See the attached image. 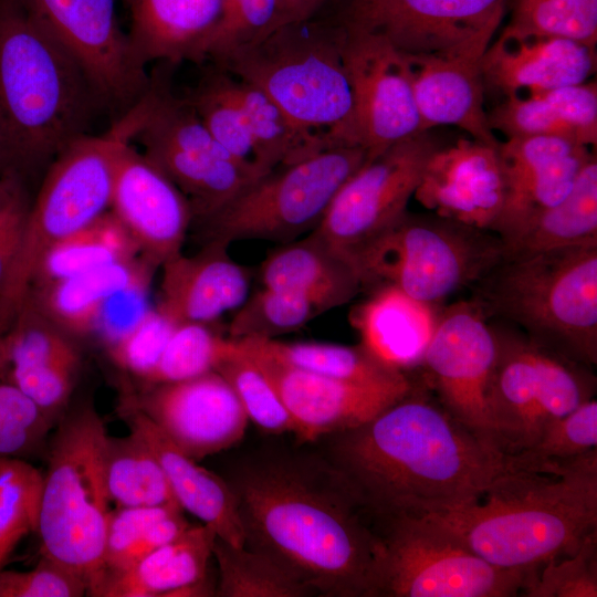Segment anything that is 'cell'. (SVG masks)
Instances as JSON below:
<instances>
[{"instance_id": "obj_1", "label": "cell", "mask_w": 597, "mask_h": 597, "mask_svg": "<svg viewBox=\"0 0 597 597\" xmlns=\"http://www.w3.org/2000/svg\"><path fill=\"white\" fill-rule=\"evenodd\" d=\"M224 480L244 547L273 558L316 596L373 597L378 524L323 453L263 447L234 461Z\"/></svg>"}, {"instance_id": "obj_2", "label": "cell", "mask_w": 597, "mask_h": 597, "mask_svg": "<svg viewBox=\"0 0 597 597\" xmlns=\"http://www.w3.org/2000/svg\"><path fill=\"white\" fill-rule=\"evenodd\" d=\"M326 438L322 453L377 523L469 504L516 470L511 457L454 419L418 373L375 417Z\"/></svg>"}, {"instance_id": "obj_3", "label": "cell", "mask_w": 597, "mask_h": 597, "mask_svg": "<svg viewBox=\"0 0 597 597\" xmlns=\"http://www.w3.org/2000/svg\"><path fill=\"white\" fill-rule=\"evenodd\" d=\"M105 106L72 55L20 0H0V176L42 179Z\"/></svg>"}, {"instance_id": "obj_4", "label": "cell", "mask_w": 597, "mask_h": 597, "mask_svg": "<svg viewBox=\"0 0 597 597\" xmlns=\"http://www.w3.org/2000/svg\"><path fill=\"white\" fill-rule=\"evenodd\" d=\"M547 472L509 471L478 500L427 516L490 564L533 573L597 531V449Z\"/></svg>"}, {"instance_id": "obj_5", "label": "cell", "mask_w": 597, "mask_h": 597, "mask_svg": "<svg viewBox=\"0 0 597 597\" xmlns=\"http://www.w3.org/2000/svg\"><path fill=\"white\" fill-rule=\"evenodd\" d=\"M345 35L331 14L291 21L211 64L261 90L303 132L329 146H360Z\"/></svg>"}, {"instance_id": "obj_6", "label": "cell", "mask_w": 597, "mask_h": 597, "mask_svg": "<svg viewBox=\"0 0 597 597\" xmlns=\"http://www.w3.org/2000/svg\"><path fill=\"white\" fill-rule=\"evenodd\" d=\"M488 317L544 346L597 364V243L504 254L472 285Z\"/></svg>"}, {"instance_id": "obj_7", "label": "cell", "mask_w": 597, "mask_h": 597, "mask_svg": "<svg viewBox=\"0 0 597 597\" xmlns=\"http://www.w3.org/2000/svg\"><path fill=\"white\" fill-rule=\"evenodd\" d=\"M107 431L91 402L62 415L49 442L36 532L42 556L82 576L90 596L103 570L111 514L105 471Z\"/></svg>"}, {"instance_id": "obj_8", "label": "cell", "mask_w": 597, "mask_h": 597, "mask_svg": "<svg viewBox=\"0 0 597 597\" xmlns=\"http://www.w3.org/2000/svg\"><path fill=\"white\" fill-rule=\"evenodd\" d=\"M503 253L494 232L433 212L406 210L352 256L364 289L389 284L415 300L439 305L476 283Z\"/></svg>"}, {"instance_id": "obj_9", "label": "cell", "mask_w": 597, "mask_h": 597, "mask_svg": "<svg viewBox=\"0 0 597 597\" xmlns=\"http://www.w3.org/2000/svg\"><path fill=\"white\" fill-rule=\"evenodd\" d=\"M496 355L488 391L491 439L511 457L533 446L557 419L595 398L593 367L536 342L519 327L491 323Z\"/></svg>"}, {"instance_id": "obj_10", "label": "cell", "mask_w": 597, "mask_h": 597, "mask_svg": "<svg viewBox=\"0 0 597 597\" xmlns=\"http://www.w3.org/2000/svg\"><path fill=\"white\" fill-rule=\"evenodd\" d=\"M367 159L362 146L336 145L277 166L192 226L203 243L293 241L320 224L339 188Z\"/></svg>"}, {"instance_id": "obj_11", "label": "cell", "mask_w": 597, "mask_h": 597, "mask_svg": "<svg viewBox=\"0 0 597 597\" xmlns=\"http://www.w3.org/2000/svg\"><path fill=\"white\" fill-rule=\"evenodd\" d=\"M373 597H512L531 573L496 567L430 516L378 523Z\"/></svg>"}, {"instance_id": "obj_12", "label": "cell", "mask_w": 597, "mask_h": 597, "mask_svg": "<svg viewBox=\"0 0 597 597\" xmlns=\"http://www.w3.org/2000/svg\"><path fill=\"white\" fill-rule=\"evenodd\" d=\"M167 84L151 78L147 109L133 140L187 198L192 226L261 176L238 163L187 100L175 95Z\"/></svg>"}, {"instance_id": "obj_13", "label": "cell", "mask_w": 597, "mask_h": 597, "mask_svg": "<svg viewBox=\"0 0 597 597\" xmlns=\"http://www.w3.org/2000/svg\"><path fill=\"white\" fill-rule=\"evenodd\" d=\"M506 10L507 0H342L329 14L406 54L481 59Z\"/></svg>"}, {"instance_id": "obj_14", "label": "cell", "mask_w": 597, "mask_h": 597, "mask_svg": "<svg viewBox=\"0 0 597 597\" xmlns=\"http://www.w3.org/2000/svg\"><path fill=\"white\" fill-rule=\"evenodd\" d=\"M72 55L104 106L123 115L148 92L151 78L122 31L117 0H20Z\"/></svg>"}, {"instance_id": "obj_15", "label": "cell", "mask_w": 597, "mask_h": 597, "mask_svg": "<svg viewBox=\"0 0 597 597\" xmlns=\"http://www.w3.org/2000/svg\"><path fill=\"white\" fill-rule=\"evenodd\" d=\"M439 147L428 130L367 159L343 184L313 231L352 255L407 210Z\"/></svg>"}, {"instance_id": "obj_16", "label": "cell", "mask_w": 597, "mask_h": 597, "mask_svg": "<svg viewBox=\"0 0 597 597\" xmlns=\"http://www.w3.org/2000/svg\"><path fill=\"white\" fill-rule=\"evenodd\" d=\"M496 355L489 317L474 300L441 308L417 370L441 406L459 422L491 439L486 391Z\"/></svg>"}, {"instance_id": "obj_17", "label": "cell", "mask_w": 597, "mask_h": 597, "mask_svg": "<svg viewBox=\"0 0 597 597\" xmlns=\"http://www.w3.org/2000/svg\"><path fill=\"white\" fill-rule=\"evenodd\" d=\"M344 28L356 137L369 159L422 133L420 118L405 54L378 34Z\"/></svg>"}, {"instance_id": "obj_18", "label": "cell", "mask_w": 597, "mask_h": 597, "mask_svg": "<svg viewBox=\"0 0 597 597\" xmlns=\"http://www.w3.org/2000/svg\"><path fill=\"white\" fill-rule=\"evenodd\" d=\"M119 401L143 412L197 461L239 443L249 421L233 389L216 370L139 390L126 388Z\"/></svg>"}, {"instance_id": "obj_19", "label": "cell", "mask_w": 597, "mask_h": 597, "mask_svg": "<svg viewBox=\"0 0 597 597\" xmlns=\"http://www.w3.org/2000/svg\"><path fill=\"white\" fill-rule=\"evenodd\" d=\"M238 342L271 381L301 442H315L366 422L404 396L417 378L415 371L409 380L398 384L338 380L283 364Z\"/></svg>"}, {"instance_id": "obj_20", "label": "cell", "mask_w": 597, "mask_h": 597, "mask_svg": "<svg viewBox=\"0 0 597 597\" xmlns=\"http://www.w3.org/2000/svg\"><path fill=\"white\" fill-rule=\"evenodd\" d=\"M111 211L156 268L181 253L192 223L190 205L176 185L143 153L127 144L117 160Z\"/></svg>"}, {"instance_id": "obj_21", "label": "cell", "mask_w": 597, "mask_h": 597, "mask_svg": "<svg viewBox=\"0 0 597 597\" xmlns=\"http://www.w3.org/2000/svg\"><path fill=\"white\" fill-rule=\"evenodd\" d=\"M80 365L67 334L25 296L0 334V379L28 396L54 423L64 413Z\"/></svg>"}, {"instance_id": "obj_22", "label": "cell", "mask_w": 597, "mask_h": 597, "mask_svg": "<svg viewBox=\"0 0 597 597\" xmlns=\"http://www.w3.org/2000/svg\"><path fill=\"white\" fill-rule=\"evenodd\" d=\"M498 153L505 201L493 232L501 241L564 199L595 154L588 146L561 136L509 138L500 142Z\"/></svg>"}, {"instance_id": "obj_23", "label": "cell", "mask_w": 597, "mask_h": 597, "mask_svg": "<svg viewBox=\"0 0 597 597\" xmlns=\"http://www.w3.org/2000/svg\"><path fill=\"white\" fill-rule=\"evenodd\" d=\"M498 146L461 138L439 147L413 197L433 213L493 232L505 201Z\"/></svg>"}, {"instance_id": "obj_24", "label": "cell", "mask_w": 597, "mask_h": 597, "mask_svg": "<svg viewBox=\"0 0 597 597\" xmlns=\"http://www.w3.org/2000/svg\"><path fill=\"white\" fill-rule=\"evenodd\" d=\"M595 69V48L557 35L504 30L480 59L484 91L504 97L584 83Z\"/></svg>"}, {"instance_id": "obj_25", "label": "cell", "mask_w": 597, "mask_h": 597, "mask_svg": "<svg viewBox=\"0 0 597 597\" xmlns=\"http://www.w3.org/2000/svg\"><path fill=\"white\" fill-rule=\"evenodd\" d=\"M228 249L211 241L193 255L179 253L163 263L157 308L176 325L208 324L235 311L250 294L251 276Z\"/></svg>"}, {"instance_id": "obj_26", "label": "cell", "mask_w": 597, "mask_h": 597, "mask_svg": "<svg viewBox=\"0 0 597 597\" xmlns=\"http://www.w3.org/2000/svg\"><path fill=\"white\" fill-rule=\"evenodd\" d=\"M404 54L422 133L452 125L479 142L500 144L484 108L480 59Z\"/></svg>"}, {"instance_id": "obj_27", "label": "cell", "mask_w": 597, "mask_h": 597, "mask_svg": "<svg viewBox=\"0 0 597 597\" xmlns=\"http://www.w3.org/2000/svg\"><path fill=\"white\" fill-rule=\"evenodd\" d=\"M262 286L311 303L320 314L350 302L364 282L356 262L315 231L277 244L259 269Z\"/></svg>"}, {"instance_id": "obj_28", "label": "cell", "mask_w": 597, "mask_h": 597, "mask_svg": "<svg viewBox=\"0 0 597 597\" xmlns=\"http://www.w3.org/2000/svg\"><path fill=\"white\" fill-rule=\"evenodd\" d=\"M117 411L129 431L138 434L156 455L180 507L210 526L217 537L243 546L244 535L234 494L224 478L184 453L136 408L119 401Z\"/></svg>"}, {"instance_id": "obj_29", "label": "cell", "mask_w": 597, "mask_h": 597, "mask_svg": "<svg viewBox=\"0 0 597 597\" xmlns=\"http://www.w3.org/2000/svg\"><path fill=\"white\" fill-rule=\"evenodd\" d=\"M348 318L360 344L384 364L417 371L437 327L439 305L412 298L389 284L374 286Z\"/></svg>"}, {"instance_id": "obj_30", "label": "cell", "mask_w": 597, "mask_h": 597, "mask_svg": "<svg viewBox=\"0 0 597 597\" xmlns=\"http://www.w3.org/2000/svg\"><path fill=\"white\" fill-rule=\"evenodd\" d=\"M130 19L129 41L147 64L203 61L223 0H124Z\"/></svg>"}, {"instance_id": "obj_31", "label": "cell", "mask_w": 597, "mask_h": 597, "mask_svg": "<svg viewBox=\"0 0 597 597\" xmlns=\"http://www.w3.org/2000/svg\"><path fill=\"white\" fill-rule=\"evenodd\" d=\"M216 538L210 526L190 525L130 568L104 577L92 596L170 597L175 590L207 578Z\"/></svg>"}, {"instance_id": "obj_32", "label": "cell", "mask_w": 597, "mask_h": 597, "mask_svg": "<svg viewBox=\"0 0 597 597\" xmlns=\"http://www.w3.org/2000/svg\"><path fill=\"white\" fill-rule=\"evenodd\" d=\"M156 269L142 256L117 261L32 287L27 296L65 334L85 335L94 331L100 310L109 296L150 282Z\"/></svg>"}, {"instance_id": "obj_33", "label": "cell", "mask_w": 597, "mask_h": 597, "mask_svg": "<svg viewBox=\"0 0 597 597\" xmlns=\"http://www.w3.org/2000/svg\"><path fill=\"white\" fill-rule=\"evenodd\" d=\"M504 254L597 243V158L582 168L573 188L516 233L502 241Z\"/></svg>"}, {"instance_id": "obj_34", "label": "cell", "mask_w": 597, "mask_h": 597, "mask_svg": "<svg viewBox=\"0 0 597 597\" xmlns=\"http://www.w3.org/2000/svg\"><path fill=\"white\" fill-rule=\"evenodd\" d=\"M245 347L292 367L338 380L386 385L409 380L413 373L392 368L360 343L341 345L318 342H282L279 339H239Z\"/></svg>"}, {"instance_id": "obj_35", "label": "cell", "mask_w": 597, "mask_h": 597, "mask_svg": "<svg viewBox=\"0 0 597 597\" xmlns=\"http://www.w3.org/2000/svg\"><path fill=\"white\" fill-rule=\"evenodd\" d=\"M136 254L138 250L126 229L112 211H106L45 253L30 289L134 259Z\"/></svg>"}, {"instance_id": "obj_36", "label": "cell", "mask_w": 597, "mask_h": 597, "mask_svg": "<svg viewBox=\"0 0 597 597\" xmlns=\"http://www.w3.org/2000/svg\"><path fill=\"white\" fill-rule=\"evenodd\" d=\"M235 92L247 118L259 167L263 172L332 147L325 140L300 129L281 107L258 87L235 77Z\"/></svg>"}, {"instance_id": "obj_37", "label": "cell", "mask_w": 597, "mask_h": 597, "mask_svg": "<svg viewBox=\"0 0 597 597\" xmlns=\"http://www.w3.org/2000/svg\"><path fill=\"white\" fill-rule=\"evenodd\" d=\"M184 97L214 139L242 166L263 176L247 118L235 92V77L211 64Z\"/></svg>"}, {"instance_id": "obj_38", "label": "cell", "mask_w": 597, "mask_h": 597, "mask_svg": "<svg viewBox=\"0 0 597 597\" xmlns=\"http://www.w3.org/2000/svg\"><path fill=\"white\" fill-rule=\"evenodd\" d=\"M105 471L108 495L116 506L177 503L156 455L132 431L125 437H107Z\"/></svg>"}, {"instance_id": "obj_39", "label": "cell", "mask_w": 597, "mask_h": 597, "mask_svg": "<svg viewBox=\"0 0 597 597\" xmlns=\"http://www.w3.org/2000/svg\"><path fill=\"white\" fill-rule=\"evenodd\" d=\"M212 557L219 568L216 596L306 597L314 593L265 554L231 545L217 537Z\"/></svg>"}, {"instance_id": "obj_40", "label": "cell", "mask_w": 597, "mask_h": 597, "mask_svg": "<svg viewBox=\"0 0 597 597\" xmlns=\"http://www.w3.org/2000/svg\"><path fill=\"white\" fill-rule=\"evenodd\" d=\"M239 349L237 339L214 333L206 323L178 324L155 368L142 386L176 383L216 370Z\"/></svg>"}, {"instance_id": "obj_41", "label": "cell", "mask_w": 597, "mask_h": 597, "mask_svg": "<svg viewBox=\"0 0 597 597\" xmlns=\"http://www.w3.org/2000/svg\"><path fill=\"white\" fill-rule=\"evenodd\" d=\"M43 473L25 459L0 455V570L36 532Z\"/></svg>"}, {"instance_id": "obj_42", "label": "cell", "mask_w": 597, "mask_h": 597, "mask_svg": "<svg viewBox=\"0 0 597 597\" xmlns=\"http://www.w3.org/2000/svg\"><path fill=\"white\" fill-rule=\"evenodd\" d=\"M510 19L504 31L597 43V0H507Z\"/></svg>"}, {"instance_id": "obj_43", "label": "cell", "mask_w": 597, "mask_h": 597, "mask_svg": "<svg viewBox=\"0 0 597 597\" xmlns=\"http://www.w3.org/2000/svg\"><path fill=\"white\" fill-rule=\"evenodd\" d=\"M317 315L320 312L304 298L262 286L234 311L228 337L277 339L298 331Z\"/></svg>"}, {"instance_id": "obj_44", "label": "cell", "mask_w": 597, "mask_h": 597, "mask_svg": "<svg viewBox=\"0 0 597 597\" xmlns=\"http://www.w3.org/2000/svg\"><path fill=\"white\" fill-rule=\"evenodd\" d=\"M238 344L239 349L224 358L216 371L229 383L248 419L261 430L272 434L293 432V421L276 390L256 362Z\"/></svg>"}, {"instance_id": "obj_45", "label": "cell", "mask_w": 597, "mask_h": 597, "mask_svg": "<svg viewBox=\"0 0 597 597\" xmlns=\"http://www.w3.org/2000/svg\"><path fill=\"white\" fill-rule=\"evenodd\" d=\"M594 449H597L595 398L551 423L533 446L511 455V460L516 469L543 472L552 463L580 457Z\"/></svg>"}, {"instance_id": "obj_46", "label": "cell", "mask_w": 597, "mask_h": 597, "mask_svg": "<svg viewBox=\"0 0 597 597\" xmlns=\"http://www.w3.org/2000/svg\"><path fill=\"white\" fill-rule=\"evenodd\" d=\"M287 23L282 0H223L220 21L203 50V62L216 63Z\"/></svg>"}, {"instance_id": "obj_47", "label": "cell", "mask_w": 597, "mask_h": 597, "mask_svg": "<svg viewBox=\"0 0 597 597\" xmlns=\"http://www.w3.org/2000/svg\"><path fill=\"white\" fill-rule=\"evenodd\" d=\"M524 597H596L597 531L589 534L579 548L567 556L547 561L525 582Z\"/></svg>"}, {"instance_id": "obj_48", "label": "cell", "mask_w": 597, "mask_h": 597, "mask_svg": "<svg viewBox=\"0 0 597 597\" xmlns=\"http://www.w3.org/2000/svg\"><path fill=\"white\" fill-rule=\"evenodd\" d=\"M53 425L20 389L0 379V455L25 459L45 450Z\"/></svg>"}, {"instance_id": "obj_49", "label": "cell", "mask_w": 597, "mask_h": 597, "mask_svg": "<svg viewBox=\"0 0 597 597\" xmlns=\"http://www.w3.org/2000/svg\"><path fill=\"white\" fill-rule=\"evenodd\" d=\"M180 509L179 504L174 503L160 506H117L111 511L104 542L103 570L97 585L104 577L124 572L130 553L145 538L149 528Z\"/></svg>"}, {"instance_id": "obj_50", "label": "cell", "mask_w": 597, "mask_h": 597, "mask_svg": "<svg viewBox=\"0 0 597 597\" xmlns=\"http://www.w3.org/2000/svg\"><path fill=\"white\" fill-rule=\"evenodd\" d=\"M488 122L492 130L505 135L506 139L531 136H561L578 142L574 132L538 94L504 97L501 103L488 113Z\"/></svg>"}, {"instance_id": "obj_51", "label": "cell", "mask_w": 597, "mask_h": 597, "mask_svg": "<svg viewBox=\"0 0 597 597\" xmlns=\"http://www.w3.org/2000/svg\"><path fill=\"white\" fill-rule=\"evenodd\" d=\"M177 325L157 307L125 337L108 346L112 360L138 380L157 365Z\"/></svg>"}, {"instance_id": "obj_52", "label": "cell", "mask_w": 597, "mask_h": 597, "mask_svg": "<svg viewBox=\"0 0 597 597\" xmlns=\"http://www.w3.org/2000/svg\"><path fill=\"white\" fill-rule=\"evenodd\" d=\"M87 593L82 576L42 555L30 570H0V597H80Z\"/></svg>"}, {"instance_id": "obj_53", "label": "cell", "mask_w": 597, "mask_h": 597, "mask_svg": "<svg viewBox=\"0 0 597 597\" xmlns=\"http://www.w3.org/2000/svg\"><path fill=\"white\" fill-rule=\"evenodd\" d=\"M534 94H538L551 105L556 115L574 132L580 144L588 147L596 146V82L586 81Z\"/></svg>"}, {"instance_id": "obj_54", "label": "cell", "mask_w": 597, "mask_h": 597, "mask_svg": "<svg viewBox=\"0 0 597 597\" xmlns=\"http://www.w3.org/2000/svg\"><path fill=\"white\" fill-rule=\"evenodd\" d=\"M150 282L128 286L109 296L100 310L94 331L112 345L130 333L151 310Z\"/></svg>"}, {"instance_id": "obj_55", "label": "cell", "mask_w": 597, "mask_h": 597, "mask_svg": "<svg viewBox=\"0 0 597 597\" xmlns=\"http://www.w3.org/2000/svg\"><path fill=\"white\" fill-rule=\"evenodd\" d=\"M6 181L0 195V287L18 253L31 207L29 190Z\"/></svg>"}, {"instance_id": "obj_56", "label": "cell", "mask_w": 597, "mask_h": 597, "mask_svg": "<svg viewBox=\"0 0 597 597\" xmlns=\"http://www.w3.org/2000/svg\"><path fill=\"white\" fill-rule=\"evenodd\" d=\"M287 22L331 13L342 0H282Z\"/></svg>"}, {"instance_id": "obj_57", "label": "cell", "mask_w": 597, "mask_h": 597, "mask_svg": "<svg viewBox=\"0 0 597 597\" xmlns=\"http://www.w3.org/2000/svg\"><path fill=\"white\" fill-rule=\"evenodd\" d=\"M6 188V182L1 179V176H0V195L3 192Z\"/></svg>"}]
</instances>
